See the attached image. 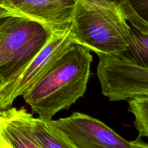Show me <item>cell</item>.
<instances>
[{
  "label": "cell",
  "mask_w": 148,
  "mask_h": 148,
  "mask_svg": "<svg viewBox=\"0 0 148 148\" xmlns=\"http://www.w3.org/2000/svg\"><path fill=\"white\" fill-rule=\"evenodd\" d=\"M92 62L89 49L72 43L23 98L38 118L51 121L85 95Z\"/></svg>",
  "instance_id": "6da1fadb"
},
{
  "label": "cell",
  "mask_w": 148,
  "mask_h": 148,
  "mask_svg": "<svg viewBox=\"0 0 148 148\" xmlns=\"http://www.w3.org/2000/svg\"><path fill=\"white\" fill-rule=\"evenodd\" d=\"M70 30L75 43L98 56H121L129 46L132 27L115 4L77 0Z\"/></svg>",
  "instance_id": "7a4b0ae2"
},
{
  "label": "cell",
  "mask_w": 148,
  "mask_h": 148,
  "mask_svg": "<svg viewBox=\"0 0 148 148\" xmlns=\"http://www.w3.org/2000/svg\"><path fill=\"white\" fill-rule=\"evenodd\" d=\"M52 34L46 26L25 17L11 16L0 21V78L3 85L41 50Z\"/></svg>",
  "instance_id": "3957f363"
},
{
  "label": "cell",
  "mask_w": 148,
  "mask_h": 148,
  "mask_svg": "<svg viewBox=\"0 0 148 148\" xmlns=\"http://www.w3.org/2000/svg\"><path fill=\"white\" fill-rule=\"evenodd\" d=\"M97 75L110 101L148 97V68L121 56H99Z\"/></svg>",
  "instance_id": "277c9868"
},
{
  "label": "cell",
  "mask_w": 148,
  "mask_h": 148,
  "mask_svg": "<svg viewBox=\"0 0 148 148\" xmlns=\"http://www.w3.org/2000/svg\"><path fill=\"white\" fill-rule=\"evenodd\" d=\"M74 43L70 29L67 31L53 33L41 50L3 85L0 90V110L11 108L14 101L20 96H23L56 59Z\"/></svg>",
  "instance_id": "5b68a950"
},
{
  "label": "cell",
  "mask_w": 148,
  "mask_h": 148,
  "mask_svg": "<svg viewBox=\"0 0 148 148\" xmlns=\"http://www.w3.org/2000/svg\"><path fill=\"white\" fill-rule=\"evenodd\" d=\"M77 148H132L127 141L100 120L82 113L49 121Z\"/></svg>",
  "instance_id": "8992f818"
},
{
  "label": "cell",
  "mask_w": 148,
  "mask_h": 148,
  "mask_svg": "<svg viewBox=\"0 0 148 148\" xmlns=\"http://www.w3.org/2000/svg\"><path fill=\"white\" fill-rule=\"evenodd\" d=\"M77 2V0H10L9 7L56 33L70 29Z\"/></svg>",
  "instance_id": "52a82bcc"
},
{
  "label": "cell",
  "mask_w": 148,
  "mask_h": 148,
  "mask_svg": "<svg viewBox=\"0 0 148 148\" xmlns=\"http://www.w3.org/2000/svg\"><path fill=\"white\" fill-rule=\"evenodd\" d=\"M33 116L24 108L0 110V144L2 148H43L33 131Z\"/></svg>",
  "instance_id": "ba28073f"
},
{
  "label": "cell",
  "mask_w": 148,
  "mask_h": 148,
  "mask_svg": "<svg viewBox=\"0 0 148 148\" xmlns=\"http://www.w3.org/2000/svg\"><path fill=\"white\" fill-rule=\"evenodd\" d=\"M33 131L38 143L43 148H77L49 121L33 117Z\"/></svg>",
  "instance_id": "9c48e42d"
},
{
  "label": "cell",
  "mask_w": 148,
  "mask_h": 148,
  "mask_svg": "<svg viewBox=\"0 0 148 148\" xmlns=\"http://www.w3.org/2000/svg\"><path fill=\"white\" fill-rule=\"evenodd\" d=\"M131 27L129 46L121 56L148 68V34Z\"/></svg>",
  "instance_id": "30bf717a"
},
{
  "label": "cell",
  "mask_w": 148,
  "mask_h": 148,
  "mask_svg": "<svg viewBox=\"0 0 148 148\" xmlns=\"http://www.w3.org/2000/svg\"><path fill=\"white\" fill-rule=\"evenodd\" d=\"M128 103V111L134 115L139 137L148 138V97L131 99Z\"/></svg>",
  "instance_id": "8fae6325"
},
{
  "label": "cell",
  "mask_w": 148,
  "mask_h": 148,
  "mask_svg": "<svg viewBox=\"0 0 148 148\" xmlns=\"http://www.w3.org/2000/svg\"><path fill=\"white\" fill-rule=\"evenodd\" d=\"M100 1H108V2L116 5L123 12L128 22L132 25V27H134L142 33L148 34V27H147L144 23H142L136 17V15L130 7L128 0H100Z\"/></svg>",
  "instance_id": "7c38bea8"
},
{
  "label": "cell",
  "mask_w": 148,
  "mask_h": 148,
  "mask_svg": "<svg viewBox=\"0 0 148 148\" xmlns=\"http://www.w3.org/2000/svg\"><path fill=\"white\" fill-rule=\"evenodd\" d=\"M136 17L148 27V0H128Z\"/></svg>",
  "instance_id": "4fadbf2b"
},
{
  "label": "cell",
  "mask_w": 148,
  "mask_h": 148,
  "mask_svg": "<svg viewBox=\"0 0 148 148\" xmlns=\"http://www.w3.org/2000/svg\"><path fill=\"white\" fill-rule=\"evenodd\" d=\"M11 16H20L12 10H10L6 7H0V21L4 19L10 17Z\"/></svg>",
  "instance_id": "5bb4252c"
},
{
  "label": "cell",
  "mask_w": 148,
  "mask_h": 148,
  "mask_svg": "<svg viewBox=\"0 0 148 148\" xmlns=\"http://www.w3.org/2000/svg\"><path fill=\"white\" fill-rule=\"evenodd\" d=\"M132 148H148V143L143 141L141 137H137L136 140L130 141Z\"/></svg>",
  "instance_id": "9a60e30c"
},
{
  "label": "cell",
  "mask_w": 148,
  "mask_h": 148,
  "mask_svg": "<svg viewBox=\"0 0 148 148\" xmlns=\"http://www.w3.org/2000/svg\"><path fill=\"white\" fill-rule=\"evenodd\" d=\"M10 1V0H0V7H6V8L10 9V7H9Z\"/></svg>",
  "instance_id": "2e32d148"
},
{
  "label": "cell",
  "mask_w": 148,
  "mask_h": 148,
  "mask_svg": "<svg viewBox=\"0 0 148 148\" xmlns=\"http://www.w3.org/2000/svg\"><path fill=\"white\" fill-rule=\"evenodd\" d=\"M3 84H4V82H3L2 79L0 78V90H1V87L3 86Z\"/></svg>",
  "instance_id": "e0dca14e"
},
{
  "label": "cell",
  "mask_w": 148,
  "mask_h": 148,
  "mask_svg": "<svg viewBox=\"0 0 148 148\" xmlns=\"http://www.w3.org/2000/svg\"><path fill=\"white\" fill-rule=\"evenodd\" d=\"M0 148H2V147H1V144H0Z\"/></svg>",
  "instance_id": "ac0fdd59"
}]
</instances>
